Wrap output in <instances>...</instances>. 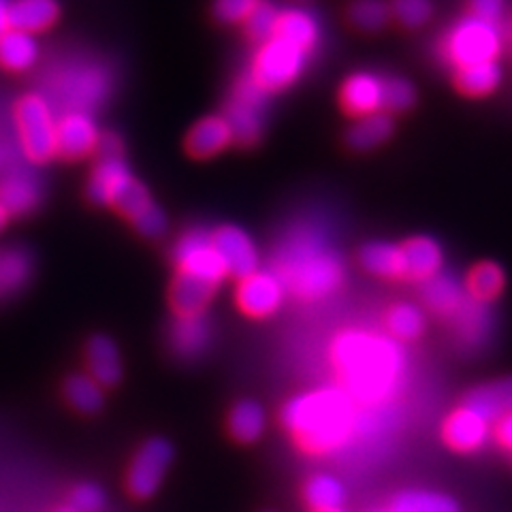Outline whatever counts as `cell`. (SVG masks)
Segmentation results:
<instances>
[{
    "label": "cell",
    "instance_id": "6da1fadb",
    "mask_svg": "<svg viewBox=\"0 0 512 512\" xmlns=\"http://www.w3.org/2000/svg\"><path fill=\"white\" fill-rule=\"evenodd\" d=\"M331 361L340 387L361 406L387 402L406 372L402 346L387 335L363 329H346L335 335Z\"/></svg>",
    "mask_w": 512,
    "mask_h": 512
},
{
    "label": "cell",
    "instance_id": "7a4b0ae2",
    "mask_svg": "<svg viewBox=\"0 0 512 512\" xmlns=\"http://www.w3.org/2000/svg\"><path fill=\"white\" fill-rule=\"evenodd\" d=\"M274 274L299 299H323L344 282V261L320 222H297L274 254Z\"/></svg>",
    "mask_w": 512,
    "mask_h": 512
},
{
    "label": "cell",
    "instance_id": "3957f363",
    "mask_svg": "<svg viewBox=\"0 0 512 512\" xmlns=\"http://www.w3.org/2000/svg\"><path fill=\"white\" fill-rule=\"evenodd\" d=\"M359 404L342 387H325L288 399L282 423L312 455L338 453L357 434Z\"/></svg>",
    "mask_w": 512,
    "mask_h": 512
},
{
    "label": "cell",
    "instance_id": "277c9868",
    "mask_svg": "<svg viewBox=\"0 0 512 512\" xmlns=\"http://www.w3.org/2000/svg\"><path fill=\"white\" fill-rule=\"evenodd\" d=\"M502 52V32L498 24L463 18L442 39V56L455 69L478 62H495Z\"/></svg>",
    "mask_w": 512,
    "mask_h": 512
},
{
    "label": "cell",
    "instance_id": "5b68a950",
    "mask_svg": "<svg viewBox=\"0 0 512 512\" xmlns=\"http://www.w3.org/2000/svg\"><path fill=\"white\" fill-rule=\"evenodd\" d=\"M22 150L32 163H47L56 156V120L52 107L41 94H26L15 105Z\"/></svg>",
    "mask_w": 512,
    "mask_h": 512
},
{
    "label": "cell",
    "instance_id": "8992f818",
    "mask_svg": "<svg viewBox=\"0 0 512 512\" xmlns=\"http://www.w3.org/2000/svg\"><path fill=\"white\" fill-rule=\"evenodd\" d=\"M306 58L308 54L299 50V47L274 37L265 41L261 50L256 52L252 60V71L248 75L267 94L284 90L301 75L303 67H306Z\"/></svg>",
    "mask_w": 512,
    "mask_h": 512
},
{
    "label": "cell",
    "instance_id": "52a82bcc",
    "mask_svg": "<svg viewBox=\"0 0 512 512\" xmlns=\"http://www.w3.org/2000/svg\"><path fill=\"white\" fill-rule=\"evenodd\" d=\"M267 116V92L252 82L250 75L239 79V84L231 96V101L224 109L233 141L239 146H254L261 139Z\"/></svg>",
    "mask_w": 512,
    "mask_h": 512
},
{
    "label": "cell",
    "instance_id": "ba28073f",
    "mask_svg": "<svg viewBox=\"0 0 512 512\" xmlns=\"http://www.w3.org/2000/svg\"><path fill=\"white\" fill-rule=\"evenodd\" d=\"M173 261L178 265V274H186L218 286L227 276L224 265L214 246L212 231L195 227L188 229L173 246Z\"/></svg>",
    "mask_w": 512,
    "mask_h": 512
},
{
    "label": "cell",
    "instance_id": "9c48e42d",
    "mask_svg": "<svg viewBox=\"0 0 512 512\" xmlns=\"http://www.w3.org/2000/svg\"><path fill=\"white\" fill-rule=\"evenodd\" d=\"M173 461V446L165 438H150L133 457L126 474L128 493L137 500H148L163 485Z\"/></svg>",
    "mask_w": 512,
    "mask_h": 512
},
{
    "label": "cell",
    "instance_id": "30bf717a",
    "mask_svg": "<svg viewBox=\"0 0 512 512\" xmlns=\"http://www.w3.org/2000/svg\"><path fill=\"white\" fill-rule=\"evenodd\" d=\"M56 92L69 111H90L105 101L109 79L99 67H75V71H64L58 77Z\"/></svg>",
    "mask_w": 512,
    "mask_h": 512
},
{
    "label": "cell",
    "instance_id": "8fae6325",
    "mask_svg": "<svg viewBox=\"0 0 512 512\" xmlns=\"http://www.w3.org/2000/svg\"><path fill=\"white\" fill-rule=\"evenodd\" d=\"M286 295V286L274 271H254L237 284V306L252 318H265L278 312Z\"/></svg>",
    "mask_w": 512,
    "mask_h": 512
},
{
    "label": "cell",
    "instance_id": "7c38bea8",
    "mask_svg": "<svg viewBox=\"0 0 512 512\" xmlns=\"http://www.w3.org/2000/svg\"><path fill=\"white\" fill-rule=\"evenodd\" d=\"M212 239L227 276L244 280L254 271H259V250L244 229L224 224L212 233Z\"/></svg>",
    "mask_w": 512,
    "mask_h": 512
},
{
    "label": "cell",
    "instance_id": "4fadbf2b",
    "mask_svg": "<svg viewBox=\"0 0 512 512\" xmlns=\"http://www.w3.org/2000/svg\"><path fill=\"white\" fill-rule=\"evenodd\" d=\"M99 126L88 111H67L56 120V154L69 160H79L99 148Z\"/></svg>",
    "mask_w": 512,
    "mask_h": 512
},
{
    "label": "cell",
    "instance_id": "5bb4252c",
    "mask_svg": "<svg viewBox=\"0 0 512 512\" xmlns=\"http://www.w3.org/2000/svg\"><path fill=\"white\" fill-rule=\"evenodd\" d=\"M491 434V423L468 406H459L448 414L442 427L444 442L457 453H474L487 442Z\"/></svg>",
    "mask_w": 512,
    "mask_h": 512
},
{
    "label": "cell",
    "instance_id": "9a60e30c",
    "mask_svg": "<svg viewBox=\"0 0 512 512\" xmlns=\"http://www.w3.org/2000/svg\"><path fill=\"white\" fill-rule=\"evenodd\" d=\"M133 182V173L122 156H103L90 175L88 197L96 205L114 207L116 201L124 195V190Z\"/></svg>",
    "mask_w": 512,
    "mask_h": 512
},
{
    "label": "cell",
    "instance_id": "2e32d148",
    "mask_svg": "<svg viewBox=\"0 0 512 512\" xmlns=\"http://www.w3.org/2000/svg\"><path fill=\"white\" fill-rule=\"evenodd\" d=\"M43 197V186L32 171L18 167L5 171L0 178V205L9 216H24L35 212Z\"/></svg>",
    "mask_w": 512,
    "mask_h": 512
},
{
    "label": "cell",
    "instance_id": "e0dca14e",
    "mask_svg": "<svg viewBox=\"0 0 512 512\" xmlns=\"http://www.w3.org/2000/svg\"><path fill=\"white\" fill-rule=\"evenodd\" d=\"M212 323L205 314L175 316L169 327V344L182 359H197L212 344Z\"/></svg>",
    "mask_w": 512,
    "mask_h": 512
},
{
    "label": "cell",
    "instance_id": "ac0fdd59",
    "mask_svg": "<svg viewBox=\"0 0 512 512\" xmlns=\"http://www.w3.org/2000/svg\"><path fill=\"white\" fill-rule=\"evenodd\" d=\"M342 107L350 116H370L382 109V79L372 73L350 75L340 92Z\"/></svg>",
    "mask_w": 512,
    "mask_h": 512
},
{
    "label": "cell",
    "instance_id": "d6986e66",
    "mask_svg": "<svg viewBox=\"0 0 512 512\" xmlns=\"http://www.w3.org/2000/svg\"><path fill=\"white\" fill-rule=\"evenodd\" d=\"M404 278L425 282L442 269V248L431 237H412L402 244Z\"/></svg>",
    "mask_w": 512,
    "mask_h": 512
},
{
    "label": "cell",
    "instance_id": "ffe728a7",
    "mask_svg": "<svg viewBox=\"0 0 512 512\" xmlns=\"http://www.w3.org/2000/svg\"><path fill=\"white\" fill-rule=\"evenodd\" d=\"M463 406L478 412L489 423L500 421L502 416L512 412V378L480 384L468 393Z\"/></svg>",
    "mask_w": 512,
    "mask_h": 512
},
{
    "label": "cell",
    "instance_id": "44dd1931",
    "mask_svg": "<svg viewBox=\"0 0 512 512\" xmlns=\"http://www.w3.org/2000/svg\"><path fill=\"white\" fill-rule=\"evenodd\" d=\"M233 143V133L222 116H210L190 128L186 150L195 158H212Z\"/></svg>",
    "mask_w": 512,
    "mask_h": 512
},
{
    "label": "cell",
    "instance_id": "7402d4cb",
    "mask_svg": "<svg viewBox=\"0 0 512 512\" xmlns=\"http://www.w3.org/2000/svg\"><path fill=\"white\" fill-rule=\"evenodd\" d=\"M86 363L90 376L101 387H114L122 378V361L116 342L107 335H94L86 346Z\"/></svg>",
    "mask_w": 512,
    "mask_h": 512
},
{
    "label": "cell",
    "instance_id": "603a6c76",
    "mask_svg": "<svg viewBox=\"0 0 512 512\" xmlns=\"http://www.w3.org/2000/svg\"><path fill=\"white\" fill-rule=\"evenodd\" d=\"M451 318L455 325L457 340L463 346L476 348L478 344H483L489 338L491 325H493L489 303H480V301H474L468 297L466 301H463V306Z\"/></svg>",
    "mask_w": 512,
    "mask_h": 512
},
{
    "label": "cell",
    "instance_id": "cb8c5ba5",
    "mask_svg": "<svg viewBox=\"0 0 512 512\" xmlns=\"http://www.w3.org/2000/svg\"><path fill=\"white\" fill-rule=\"evenodd\" d=\"M214 284L192 278L186 274H178L171 284V293H169V301L178 316H190V314H203L207 303L212 301L214 293H216Z\"/></svg>",
    "mask_w": 512,
    "mask_h": 512
},
{
    "label": "cell",
    "instance_id": "d4e9b609",
    "mask_svg": "<svg viewBox=\"0 0 512 512\" xmlns=\"http://www.w3.org/2000/svg\"><path fill=\"white\" fill-rule=\"evenodd\" d=\"M276 37L282 41H288L308 54L318 43L320 28L312 13L303 9H286V11H280L278 15Z\"/></svg>",
    "mask_w": 512,
    "mask_h": 512
},
{
    "label": "cell",
    "instance_id": "484cf974",
    "mask_svg": "<svg viewBox=\"0 0 512 512\" xmlns=\"http://www.w3.org/2000/svg\"><path fill=\"white\" fill-rule=\"evenodd\" d=\"M60 15L56 0H18L9 5V24L13 30L35 35L45 28H50Z\"/></svg>",
    "mask_w": 512,
    "mask_h": 512
},
{
    "label": "cell",
    "instance_id": "4316f807",
    "mask_svg": "<svg viewBox=\"0 0 512 512\" xmlns=\"http://www.w3.org/2000/svg\"><path fill=\"white\" fill-rule=\"evenodd\" d=\"M421 288H423V301L427 303V308L431 312H436L438 316L451 318L463 306V301L468 299L461 284L448 274L431 276L429 280L421 282Z\"/></svg>",
    "mask_w": 512,
    "mask_h": 512
},
{
    "label": "cell",
    "instance_id": "83f0119b",
    "mask_svg": "<svg viewBox=\"0 0 512 512\" xmlns=\"http://www.w3.org/2000/svg\"><path fill=\"white\" fill-rule=\"evenodd\" d=\"M39 58V45L35 37L22 30L9 28L0 37V64L9 71H26Z\"/></svg>",
    "mask_w": 512,
    "mask_h": 512
},
{
    "label": "cell",
    "instance_id": "f1b7e54d",
    "mask_svg": "<svg viewBox=\"0 0 512 512\" xmlns=\"http://www.w3.org/2000/svg\"><path fill=\"white\" fill-rule=\"evenodd\" d=\"M359 261L365 271L380 278H404L402 246L387 242L365 244L359 252Z\"/></svg>",
    "mask_w": 512,
    "mask_h": 512
},
{
    "label": "cell",
    "instance_id": "f546056e",
    "mask_svg": "<svg viewBox=\"0 0 512 512\" xmlns=\"http://www.w3.org/2000/svg\"><path fill=\"white\" fill-rule=\"evenodd\" d=\"M267 427V416L265 410L259 402L254 399H242L237 402L229 414V431L231 436L242 442V444H250L256 442Z\"/></svg>",
    "mask_w": 512,
    "mask_h": 512
},
{
    "label": "cell",
    "instance_id": "4dcf8cb0",
    "mask_svg": "<svg viewBox=\"0 0 512 512\" xmlns=\"http://www.w3.org/2000/svg\"><path fill=\"white\" fill-rule=\"evenodd\" d=\"M393 133V120L387 114H370L359 118L355 124L350 126V131L346 135V143L357 152L365 150H374L380 143L387 141Z\"/></svg>",
    "mask_w": 512,
    "mask_h": 512
},
{
    "label": "cell",
    "instance_id": "1f68e13d",
    "mask_svg": "<svg viewBox=\"0 0 512 512\" xmlns=\"http://www.w3.org/2000/svg\"><path fill=\"white\" fill-rule=\"evenodd\" d=\"M506 286L504 269L491 261L478 263L470 269L468 280H466V295L480 303H491L498 299Z\"/></svg>",
    "mask_w": 512,
    "mask_h": 512
},
{
    "label": "cell",
    "instance_id": "d6a6232c",
    "mask_svg": "<svg viewBox=\"0 0 512 512\" xmlns=\"http://www.w3.org/2000/svg\"><path fill=\"white\" fill-rule=\"evenodd\" d=\"M502 82V71L498 62H478L470 67H461L455 73L457 88L468 96H487Z\"/></svg>",
    "mask_w": 512,
    "mask_h": 512
},
{
    "label": "cell",
    "instance_id": "836d02e7",
    "mask_svg": "<svg viewBox=\"0 0 512 512\" xmlns=\"http://www.w3.org/2000/svg\"><path fill=\"white\" fill-rule=\"evenodd\" d=\"M32 276V256L26 248H9L0 254V295H9L20 288Z\"/></svg>",
    "mask_w": 512,
    "mask_h": 512
},
{
    "label": "cell",
    "instance_id": "e575fe53",
    "mask_svg": "<svg viewBox=\"0 0 512 512\" xmlns=\"http://www.w3.org/2000/svg\"><path fill=\"white\" fill-rule=\"evenodd\" d=\"M64 397L75 410L84 414L99 412L105 404L103 387L90 374H73L64 382Z\"/></svg>",
    "mask_w": 512,
    "mask_h": 512
},
{
    "label": "cell",
    "instance_id": "d590c367",
    "mask_svg": "<svg viewBox=\"0 0 512 512\" xmlns=\"http://www.w3.org/2000/svg\"><path fill=\"white\" fill-rule=\"evenodd\" d=\"M387 329L393 340L412 342L425 331V314L414 303H395L387 312Z\"/></svg>",
    "mask_w": 512,
    "mask_h": 512
},
{
    "label": "cell",
    "instance_id": "8d00e7d4",
    "mask_svg": "<svg viewBox=\"0 0 512 512\" xmlns=\"http://www.w3.org/2000/svg\"><path fill=\"white\" fill-rule=\"evenodd\" d=\"M303 495H306V502L312 506V510H327L340 508L344 504L346 489L335 476L316 474L303 487Z\"/></svg>",
    "mask_w": 512,
    "mask_h": 512
},
{
    "label": "cell",
    "instance_id": "74e56055",
    "mask_svg": "<svg viewBox=\"0 0 512 512\" xmlns=\"http://www.w3.org/2000/svg\"><path fill=\"white\" fill-rule=\"evenodd\" d=\"M391 510L395 512H459V504L444 493L404 491L397 495Z\"/></svg>",
    "mask_w": 512,
    "mask_h": 512
},
{
    "label": "cell",
    "instance_id": "f35d334b",
    "mask_svg": "<svg viewBox=\"0 0 512 512\" xmlns=\"http://www.w3.org/2000/svg\"><path fill=\"white\" fill-rule=\"evenodd\" d=\"M389 20L391 11L380 0H359V3L350 7V22L361 30L376 32L387 26Z\"/></svg>",
    "mask_w": 512,
    "mask_h": 512
},
{
    "label": "cell",
    "instance_id": "ab89813d",
    "mask_svg": "<svg viewBox=\"0 0 512 512\" xmlns=\"http://www.w3.org/2000/svg\"><path fill=\"white\" fill-rule=\"evenodd\" d=\"M278 15L280 11L261 0L256 9L250 13V18L244 22L246 24V32L252 41H269L276 37V26H278Z\"/></svg>",
    "mask_w": 512,
    "mask_h": 512
},
{
    "label": "cell",
    "instance_id": "60d3db41",
    "mask_svg": "<svg viewBox=\"0 0 512 512\" xmlns=\"http://www.w3.org/2000/svg\"><path fill=\"white\" fill-rule=\"evenodd\" d=\"M414 88L402 77L382 79V109L406 111L414 105Z\"/></svg>",
    "mask_w": 512,
    "mask_h": 512
},
{
    "label": "cell",
    "instance_id": "b9f144b4",
    "mask_svg": "<svg viewBox=\"0 0 512 512\" xmlns=\"http://www.w3.org/2000/svg\"><path fill=\"white\" fill-rule=\"evenodd\" d=\"M393 18L406 28H419L431 18L429 0H393Z\"/></svg>",
    "mask_w": 512,
    "mask_h": 512
},
{
    "label": "cell",
    "instance_id": "7bdbcfd3",
    "mask_svg": "<svg viewBox=\"0 0 512 512\" xmlns=\"http://www.w3.org/2000/svg\"><path fill=\"white\" fill-rule=\"evenodd\" d=\"M259 3L261 0H216L214 15L224 24H244Z\"/></svg>",
    "mask_w": 512,
    "mask_h": 512
},
{
    "label": "cell",
    "instance_id": "ee69618b",
    "mask_svg": "<svg viewBox=\"0 0 512 512\" xmlns=\"http://www.w3.org/2000/svg\"><path fill=\"white\" fill-rule=\"evenodd\" d=\"M105 504V493L99 485L82 483L77 485L71 493V506L77 512H99Z\"/></svg>",
    "mask_w": 512,
    "mask_h": 512
},
{
    "label": "cell",
    "instance_id": "f6af8a7d",
    "mask_svg": "<svg viewBox=\"0 0 512 512\" xmlns=\"http://www.w3.org/2000/svg\"><path fill=\"white\" fill-rule=\"evenodd\" d=\"M133 224H135V229H137L143 237H150V239L163 237V235L167 233V227H169L167 216H165L163 210H160L158 205L150 207V210H148L146 214H143L139 220H135Z\"/></svg>",
    "mask_w": 512,
    "mask_h": 512
},
{
    "label": "cell",
    "instance_id": "bcb514c9",
    "mask_svg": "<svg viewBox=\"0 0 512 512\" xmlns=\"http://www.w3.org/2000/svg\"><path fill=\"white\" fill-rule=\"evenodd\" d=\"M504 5H506L504 0H470L474 18L485 20V22H493V24H498V20L502 18Z\"/></svg>",
    "mask_w": 512,
    "mask_h": 512
},
{
    "label": "cell",
    "instance_id": "7dc6e473",
    "mask_svg": "<svg viewBox=\"0 0 512 512\" xmlns=\"http://www.w3.org/2000/svg\"><path fill=\"white\" fill-rule=\"evenodd\" d=\"M495 440H498V444L502 448H506V451H512V412L502 416L500 421H495Z\"/></svg>",
    "mask_w": 512,
    "mask_h": 512
},
{
    "label": "cell",
    "instance_id": "c3c4849f",
    "mask_svg": "<svg viewBox=\"0 0 512 512\" xmlns=\"http://www.w3.org/2000/svg\"><path fill=\"white\" fill-rule=\"evenodd\" d=\"M99 154L103 156H122V141L114 135V133H107L99 139Z\"/></svg>",
    "mask_w": 512,
    "mask_h": 512
},
{
    "label": "cell",
    "instance_id": "681fc988",
    "mask_svg": "<svg viewBox=\"0 0 512 512\" xmlns=\"http://www.w3.org/2000/svg\"><path fill=\"white\" fill-rule=\"evenodd\" d=\"M9 28H11V24H9V5L5 3V0H0V37H3Z\"/></svg>",
    "mask_w": 512,
    "mask_h": 512
},
{
    "label": "cell",
    "instance_id": "f907efd6",
    "mask_svg": "<svg viewBox=\"0 0 512 512\" xmlns=\"http://www.w3.org/2000/svg\"><path fill=\"white\" fill-rule=\"evenodd\" d=\"M7 220H9V212L5 210L3 205H0V231L5 229V224H7Z\"/></svg>",
    "mask_w": 512,
    "mask_h": 512
},
{
    "label": "cell",
    "instance_id": "816d5d0a",
    "mask_svg": "<svg viewBox=\"0 0 512 512\" xmlns=\"http://www.w3.org/2000/svg\"><path fill=\"white\" fill-rule=\"evenodd\" d=\"M314 512H346V510L340 506V508H327V510H314Z\"/></svg>",
    "mask_w": 512,
    "mask_h": 512
},
{
    "label": "cell",
    "instance_id": "f5cc1de1",
    "mask_svg": "<svg viewBox=\"0 0 512 512\" xmlns=\"http://www.w3.org/2000/svg\"><path fill=\"white\" fill-rule=\"evenodd\" d=\"M5 165V150H3V143H0V167Z\"/></svg>",
    "mask_w": 512,
    "mask_h": 512
},
{
    "label": "cell",
    "instance_id": "db71d44e",
    "mask_svg": "<svg viewBox=\"0 0 512 512\" xmlns=\"http://www.w3.org/2000/svg\"><path fill=\"white\" fill-rule=\"evenodd\" d=\"M56 512H77L73 506H64V508H58Z\"/></svg>",
    "mask_w": 512,
    "mask_h": 512
},
{
    "label": "cell",
    "instance_id": "11a10c76",
    "mask_svg": "<svg viewBox=\"0 0 512 512\" xmlns=\"http://www.w3.org/2000/svg\"><path fill=\"white\" fill-rule=\"evenodd\" d=\"M389 512H395V510H389Z\"/></svg>",
    "mask_w": 512,
    "mask_h": 512
}]
</instances>
